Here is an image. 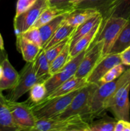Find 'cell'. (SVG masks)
I'll use <instances>...</instances> for the list:
<instances>
[{
	"instance_id": "7402d4cb",
	"label": "cell",
	"mask_w": 130,
	"mask_h": 131,
	"mask_svg": "<svg viewBox=\"0 0 130 131\" xmlns=\"http://www.w3.org/2000/svg\"><path fill=\"white\" fill-rule=\"evenodd\" d=\"M67 14L59 15L38 28L40 32L41 38H42V48L49 40L50 38L56 31V30L62 25Z\"/></svg>"
},
{
	"instance_id": "836d02e7",
	"label": "cell",
	"mask_w": 130,
	"mask_h": 131,
	"mask_svg": "<svg viewBox=\"0 0 130 131\" xmlns=\"http://www.w3.org/2000/svg\"><path fill=\"white\" fill-rule=\"evenodd\" d=\"M113 131H130V121L117 120Z\"/></svg>"
},
{
	"instance_id": "3957f363",
	"label": "cell",
	"mask_w": 130,
	"mask_h": 131,
	"mask_svg": "<svg viewBox=\"0 0 130 131\" xmlns=\"http://www.w3.org/2000/svg\"><path fill=\"white\" fill-rule=\"evenodd\" d=\"M129 90L130 81L118 88L105 102V110H109L115 120L130 121Z\"/></svg>"
},
{
	"instance_id": "4316f807",
	"label": "cell",
	"mask_w": 130,
	"mask_h": 131,
	"mask_svg": "<svg viewBox=\"0 0 130 131\" xmlns=\"http://www.w3.org/2000/svg\"><path fill=\"white\" fill-rule=\"evenodd\" d=\"M112 1L113 0H84L75 6L76 8L95 9L102 15Z\"/></svg>"
},
{
	"instance_id": "f35d334b",
	"label": "cell",
	"mask_w": 130,
	"mask_h": 131,
	"mask_svg": "<svg viewBox=\"0 0 130 131\" xmlns=\"http://www.w3.org/2000/svg\"><path fill=\"white\" fill-rule=\"evenodd\" d=\"M2 74H3V68H2V66L0 65V79L1 78Z\"/></svg>"
},
{
	"instance_id": "d6a6232c",
	"label": "cell",
	"mask_w": 130,
	"mask_h": 131,
	"mask_svg": "<svg viewBox=\"0 0 130 131\" xmlns=\"http://www.w3.org/2000/svg\"><path fill=\"white\" fill-rule=\"evenodd\" d=\"M37 0H18L16 5L15 16L20 15L23 12L30 8Z\"/></svg>"
},
{
	"instance_id": "f546056e",
	"label": "cell",
	"mask_w": 130,
	"mask_h": 131,
	"mask_svg": "<svg viewBox=\"0 0 130 131\" xmlns=\"http://www.w3.org/2000/svg\"><path fill=\"white\" fill-rule=\"evenodd\" d=\"M126 69L123 64L121 63L115 65L112 69H110L99 80L98 85L103 84V83H108V82L112 81L115 80L118 78H119L122 74L125 72Z\"/></svg>"
},
{
	"instance_id": "6da1fadb",
	"label": "cell",
	"mask_w": 130,
	"mask_h": 131,
	"mask_svg": "<svg viewBox=\"0 0 130 131\" xmlns=\"http://www.w3.org/2000/svg\"><path fill=\"white\" fill-rule=\"evenodd\" d=\"M130 81V68L115 80L100 84L90 97L85 120L92 121L101 116L105 113L104 104L106 100L112 95L118 88Z\"/></svg>"
},
{
	"instance_id": "4fadbf2b",
	"label": "cell",
	"mask_w": 130,
	"mask_h": 131,
	"mask_svg": "<svg viewBox=\"0 0 130 131\" xmlns=\"http://www.w3.org/2000/svg\"><path fill=\"white\" fill-rule=\"evenodd\" d=\"M87 84L88 83L87 82L85 78H76L74 75L71 78L62 83L53 92L47 95V97L43 99V101H47V100L51 99L69 94L74 91L81 89L82 88L86 86Z\"/></svg>"
},
{
	"instance_id": "ffe728a7",
	"label": "cell",
	"mask_w": 130,
	"mask_h": 131,
	"mask_svg": "<svg viewBox=\"0 0 130 131\" xmlns=\"http://www.w3.org/2000/svg\"><path fill=\"white\" fill-rule=\"evenodd\" d=\"M98 13H99V12L95 9L75 8L73 11L66 15L64 23L76 28Z\"/></svg>"
},
{
	"instance_id": "ab89813d",
	"label": "cell",
	"mask_w": 130,
	"mask_h": 131,
	"mask_svg": "<svg viewBox=\"0 0 130 131\" xmlns=\"http://www.w3.org/2000/svg\"><path fill=\"white\" fill-rule=\"evenodd\" d=\"M48 1H50V0H48Z\"/></svg>"
},
{
	"instance_id": "f1b7e54d",
	"label": "cell",
	"mask_w": 130,
	"mask_h": 131,
	"mask_svg": "<svg viewBox=\"0 0 130 131\" xmlns=\"http://www.w3.org/2000/svg\"><path fill=\"white\" fill-rule=\"evenodd\" d=\"M117 120L103 117L89 124V131H113Z\"/></svg>"
},
{
	"instance_id": "9c48e42d",
	"label": "cell",
	"mask_w": 130,
	"mask_h": 131,
	"mask_svg": "<svg viewBox=\"0 0 130 131\" xmlns=\"http://www.w3.org/2000/svg\"><path fill=\"white\" fill-rule=\"evenodd\" d=\"M48 6V0H37L30 8L20 15L15 17L14 28L15 35L22 34L31 28L41 14Z\"/></svg>"
},
{
	"instance_id": "ba28073f",
	"label": "cell",
	"mask_w": 130,
	"mask_h": 131,
	"mask_svg": "<svg viewBox=\"0 0 130 131\" xmlns=\"http://www.w3.org/2000/svg\"><path fill=\"white\" fill-rule=\"evenodd\" d=\"M6 102L14 121L21 130H33L37 119L34 116L30 103L11 101L6 99Z\"/></svg>"
},
{
	"instance_id": "74e56055",
	"label": "cell",
	"mask_w": 130,
	"mask_h": 131,
	"mask_svg": "<svg viewBox=\"0 0 130 131\" xmlns=\"http://www.w3.org/2000/svg\"><path fill=\"white\" fill-rule=\"evenodd\" d=\"M83 1H84V0H70V3H71V5L75 6V5H76L77 4H79V3H80L82 2Z\"/></svg>"
},
{
	"instance_id": "83f0119b",
	"label": "cell",
	"mask_w": 130,
	"mask_h": 131,
	"mask_svg": "<svg viewBox=\"0 0 130 131\" xmlns=\"http://www.w3.org/2000/svg\"><path fill=\"white\" fill-rule=\"evenodd\" d=\"M29 100L31 104H36L43 101L47 95V90L43 82L34 84L30 89Z\"/></svg>"
},
{
	"instance_id": "d6986e66",
	"label": "cell",
	"mask_w": 130,
	"mask_h": 131,
	"mask_svg": "<svg viewBox=\"0 0 130 131\" xmlns=\"http://www.w3.org/2000/svg\"><path fill=\"white\" fill-rule=\"evenodd\" d=\"M17 48L27 62H33L39 53L41 47L25 39L22 35H17Z\"/></svg>"
},
{
	"instance_id": "30bf717a",
	"label": "cell",
	"mask_w": 130,
	"mask_h": 131,
	"mask_svg": "<svg viewBox=\"0 0 130 131\" xmlns=\"http://www.w3.org/2000/svg\"><path fill=\"white\" fill-rule=\"evenodd\" d=\"M87 50L82 51L76 56L70 59V61L59 71L48 77L43 82L47 88V95L75 75Z\"/></svg>"
},
{
	"instance_id": "ac0fdd59",
	"label": "cell",
	"mask_w": 130,
	"mask_h": 131,
	"mask_svg": "<svg viewBox=\"0 0 130 131\" xmlns=\"http://www.w3.org/2000/svg\"><path fill=\"white\" fill-rule=\"evenodd\" d=\"M102 20L98 22L94 28L89 32L87 35L82 37L75 44V46L72 47V49H70V59L75 57L76 55L79 54L82 51L87 50L90 45L94 42L95 40V38H96L98 33L99 31V29L101 26Z\"/></svg>"
},
{
	"instance_id": "4dcf8cb0",
	"label": "cell",
	"mask_w": 130,
	"mask_h": 131,
	"mask_svg": "<svg viewBox=\"0 0 130 131\" xmlns=\"http://www.w3.org/2000/svg\"><path fill=\"white\" fill-rule=\"evenodd\" d=\"M70 37L67 38V39L64 40L63 41L59 42V43H56L54 46H52V47L47 49H43L45 51L46 57H47L49 63H50L54 60L55 58H56V56H58V55L62 52V51L64 49L65 46H66V45H67V43L70 42Z\"/></svg>"
},
{
	"instance_id": "52a82bcc",
	"label": "cell",
	"mask_w": 130,
	"mask_h": 131,
	"mask_svg": "<svg viewBox=\"0 0 130 131\" xmlns=\"http://www.w3.org/2000/svg\"><path fill=\"white\" fill-rule=\"evenodd\" d=\"M38 82H44L36 76L33 68V62H27L19 73L16 84L10 90L6 98L11 101H17L24 94L30 90L31 87Z\"/></svg>"
},
{
	"instance_id": "277c9868",
	"label": "cell",
	"mask_w": 130,
	"mask_h": 131,
	"mask_svg": "<svg viewBox=\"0 0 130 131\" xmlns=\"http://www.w3.org/2000/svg\"><path fill=\"white\" fill-rule=\"evenodd\" d=\"M80 90L74 91L65 95L43 101L36 104H31L29 102L34 116L37 120H39L50 118L57 116L69 106L73 97Z\"/></svg>"
},
{
	"instance_id": "e0dca14e",
	"label": "cell",
	"mask_w": 130,
	"mask_h": 131,
	"mask_svg": "<svg viewBox=\"0 0 130 131\" xmlns=\"http://www.w3.org/2000/svg\"><path fill=\"white\" fill-rule=\"evenodd\" d=\"M6 99L2 92H0V131H21L13 118Z\"/></svg>"
},
{
	"instance_id": "d4e9b609",
	"label": "cell",
	"mask_w": 130,
	"mask_h": 131,
	"mask_svg": "<svg viewBox=\"0 0 130 131\" xmlns=\"http://www.w3.org/2000/svg\"><path fill=\"white\" fill-rule=\"evenodd\" d=\"M75 29L76 28L66 24L64 21L62 25L56 30V31L54 33L49 40L47 42V43L45 45V46L42 49L46 50L52 46H54L56 43H59V42L63 41L64 40L70 38L72 35L73 32L75 31Z\"/></svg>"
},
{
	"instance_id": "1f68e13d",
	"label": "cell",
	"mask_w": 130,
	"mask_h": 131,
	"mask_svg": "<svg viewBox=\"0 0 130 131\" xmlns=\"http://www.w3.org/2000/svg\"><path fill=\"white\" fill-rule=\"evenodd\" d=\"M28 40L30 41L32 43L37 45L40 47L42 49V41L41 38L40 32L39 28L31 27L29 29L20 34Z\"/></svg>"
},
{
	"instance_id": "8fae6325",
	"label": "cell",
	"mask_w": 130,
	"mask_h": 131,
	"mask_svg": "<svg viewBox=\"0 0 130 131\" xmlns=\"http://www.w3.org/2000/svg\"><path fill=\"white\" fill-rule=\"evenodd\" d=\"M103 40L94 41L83 57L75 76L86 79L98 61L103 57Z\"/></svg>"
},
{
	"instance_id": "5b68a950",
	"label": "cell",
	"mask_w": 130,
	"mask_h": 131,
	"mask_svg": "<svg viewBox=\"0 0 130 131\" xmlns=\"http://www.w3.org/2000/svg\"><path fill=\"white\" fill-rule=\"evenodd\" d=\"M98 86V84L88 83L82 88L73 97L69 106L62 113L53 117L54 118H66L80 115L85 120L90 97Z\"/></svg>"
},
{
	"instance_id": "5bb4252c",
	"label": "cell",
	"mask_w": 130,
	"mask_h": 131,
	"mask_svg": "<svg viewBox=\"0 0 130 131\" xmlns=\"http://www.w3.org/2000/svg\"><path fill=\"white\" fill-rule=\"evenodd\" d=\"M103 20L109 17L130 19V0H113L101 15Z\"/></svg>"
},
{
	"instance_id": "e575fe53",
	"label": "cell",
	"mask_w": 130,
	"mask_h": 131,
	"mask_svg": "<svg viewBox=\"0 0 130 131\" xmlns=\"http://www.w3.org/2000/svg\"><path fill=\"white\" fill-rule=\"evenodd\" d=\"M122 64L130 67V46L119 53Z\"/></svg>"
},
{
	"instance_id": "8992f818",
	"label": "cell",
	"mask_w": 130,
	"mask_h": 131,
	"mask_svg": "<svg viewBox=\"0 0 130 131\" xmlns=\"http://www.w3.org/2000/svg\"><path fill=\"white\" fill-rule=\"evenodd\" d=\"M127 20L122 17H113L102 20L101 28L94 41L103 40L104 42L103 57L109 54L113 43Z\"/></svg>"
},
{
	"instance_id": "603a6c76",
	"label": "cell",
	"mask_w": 130,
	"mask_h": 131,
	"mask_svg": "<svg viewBox=\"0 0 130 131\" xmlns=\"http://www.w3.org/2000/svg\"><path fill=\"white\" fill-rule=\"evenodd\" d=\"M129 46L130 19H129L116 38L109 54H119Z\"/></svg>"
},
{
	"instance_id": "8d00e7d4",
	"label": "cell",
	"mask_w": 130,
	"mask_h": 131,
	"mask_svg": "<svg viewBox=\"0 0 130 131\" xmlns=\"http://www.w3.org/2000/svg\"><path fill=\"white\" fill-rule=\"evenodd\" d=\"M0 50H1V51H3V50H5L3 39V37L2 36H1V33H0Z\"/></svg>"
},
{
	"instance_id": "cb8c5ba5",
	"label": "cell",
	"mask_w": 130,
	"mask_h": 131,
	"mask_svg": "<svg viewBox=\"0 0 130 131\" xmlns=\"http://www.w3.org/2000/svg\"><path fill=\"white\" fill-rule=\"evenodd\" d=\"M33 68L36 76L45 81L50 75V63L46 57L45 51L42 49L33 61Z\"/></svg>"
},
{
	"instance_id": "7a4b0ae2",
	"label": "cell",
	"mask_w": 130,
	"mask_h": 131,
	"mask_svg": "<svg viewBox=\"0 0 130 131\" xmlns=\"http://www.w3.org/2000/svg\"><path fill=\"white\" fill-rule=\"evenodd\" d=\"M33 130L89 131V123L80 115L66 118H42L37 120Z\"/></svg>"
},
{
	"instance_id": "d590c367",
	"label": "cell",
	"mask_w": 130,
	"mask_h": 131,
	"mask_svg": "<svg viewBox=\"0 0 130 131\" xmlns=\"http://www.w3.org/2000/svg\"><path fill=\"white\" fill-rule=\"evenodd\" d=\"M70 0H50L48 1L49 6H64L67 5H71L70 3Z\"/></svg>"
},
{
	"instance_id": "60d3db41",
	"label": "cell",
	"mask_w": 130,
	"mask_h": 131,
	"mask_svg": "<svg viewBox=\"0 0 130 131\" xmlns=\"http://www.w3.org/2000/svg\"></svg>"
},
{
	"instance_id": "484cf974",
	"label": "cell",
	"mask_w": 130,
	"mask_h": 131,
	"mask_svg": "<svg viewBox=\"0 0 130 131\" xmlns=\"http://www.w3.org/2000/svg\"><path fill=\"white\" fill-rule=\"evenodd\" d=\"M70 42L67 43L62 52L50 63V75H52L59 71L70 60Z\"/></svg>"
},
{
	"instance_id": "9a60e30c",
	"label": "cell",
	"mask_w": 130,
	"mask_h": 131,
	"mask_svg": "<svg viewBox=\"0 0 130 131\" xmlns=\"http://www.w3.org/2000/svg\"><path fill=\"white\" fill-rule=\"evenodd\" d=\"M3 68V74L0 79V92L11 90L16 84L19 78V74L10 63L8 58L1 63Z\"/></svg>"
},
{
	"instance_id": "2e32d148",
	"label": "cell",
	"mask_w": 130,
	"mask_h": 131,
	"mask_svg": "<svg viewBox=\"0 0 130 131\" xmlns=\"http://www.w3.org/2000/svg\"><path fill=\"white\" fill-rule=\"evenodd\" d=\"M75 8V6L73 5H69L64 6H48L41 14L32 27L40 28L42 25L50 21L51 20L59 15L71 12Z\"/></svg>"
},
{
	"instance_id": "44dd1931",
	"label": "cell",
	"mask_w": 130,
	"mask_h": 131,
	"mask_svg": "<svg viewBox=\"0 0 130 131\" xmlns=\"http://www.w3.org/2000/svg\"><path fill=\"white\" fill-rule=\"evenodd\" d=\"M103 20L101 15L100 13L96 14L94 16L90 17L84 23L80 24L78 27H76L75 31L70 37V49L75 46V43L84 36L87 34L94 27V26L99 21Z\"/></svg>"
},
{
	"instance_id": "7c38bea8",
	"label": "cell",
	"mask_w": 130,
	"mask_h": 131,
	"mask_svg": "<svg viewBox=\"0 0 130 131\" xmlns=\"http://www.w3.org/2000/svg\"><path fill=\"white\" fill-rule=\"evenodd\" d=\"M122 63L119 54H108L102 58L96 65L87 78H86L88 83H99L101 78L115 65Z\"/></svg>"
}]
</instances>
